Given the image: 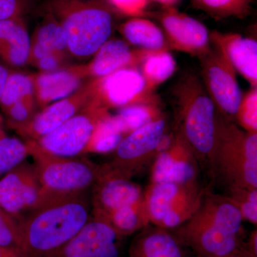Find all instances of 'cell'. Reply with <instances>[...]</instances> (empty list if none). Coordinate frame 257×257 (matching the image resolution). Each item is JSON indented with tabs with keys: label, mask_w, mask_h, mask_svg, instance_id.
<instances>
[{
	"label": "cell",
	"mask_w": 257,
	"mask_h": 257,
	"mask_svg": "<svg viewBox=\"0 0 257 257\" xmlns=\"http://www.w3.org/2000/svg\"><path fill=\"white\" fill-rule=\"evenodd\" d=\"M44 202L35 167L26 161L0 179V207L19 221Z\"/></svg>",
	"instance_id": "ba28073f"
},
{
	"label": "cell",
	"mask_w": 257,
	"mask_h": 257,
	"mask_svg": "<svg viewBox=\"0 0 257 257\" xmlns=\"http://www.w3.org/2000/svg\"><path fill=\"white\" fill-rule=\"evenodd\" d=\"M243 179L248 182L257 179V136L256 133H248L243 143Z\"/></svg>",
	"instance_id": "e575fe53"
},
{
	"label": "cell",
	"mask_w": 257,
	"mask_h": 257,
	"mask_svg": "<svg viewBox=\"0 0 257 257\" xmlns=\"http://www.w3.org/2000/svg\"><path fill=\"white\" fill-rule=\"evenodd\" d=\"M171 143L172 142H171L170 136L163 135L162 138H160L158 144H157L156 150L160 152H166L170 148Z\"/></svg>",
	"instance_id": "b9f144b4"
},
{
	"label": "cell",
	"mask_w": 257,
	"mask_h": 257,
	"mask_svg": "<svg viewBox=\"0 0 257 257\" xmlns=\"http://www.w3.org/2000/svg\"><path fill=\"white\" fill-rule=\"evenodd\" d=\"M174 94L187 143L199 154H210L216 147L219 114L202 81L194 74H186Z\"/></svg>",
	"instance_id": "3957f363"
},
{
	"label": "cell",
	"mask_w": 257,
	"mask_h": 257,
	"mask_svg": "<svg viewBox=\"0 0 257 257\" xmlns=\"http://www.w3.org/2000/svg\"><path fill=\"white\" fill-rule=\"evenodd\" d=\"M176 69L177 62L169 50L152 51L139 67L147 87L152 92L170 79Z\"/></svg>",
	"instance_id": "7402d4cb"
},
{
	"label": "cell",
	"mask_w": 257,
	"mask_h": 257,
	"mask_svg": "<svg viewBox=\"0 0 257 257\" xmlns=\"http://www.w3.org/2000/svg\"><path fill=\"white\" fill-rule=\"evenodd\" d=\"M119 32L130 45L144 50H170L164 32L155 23L143 18H134L119 27Z\"/></svg>",
	"instance_id": "ffe728a7"
},
{
	"label": "cell",
	"mask_w": 257,
	"mask_h": 257,
	"mask_svg": "<svg viewBox=\"0 0 257 257\" xmlns=\"http://www.w3.org/2000/svg\"><path fill=\"white\" fill-rule=\"evenodd\" d=\"M202 257H215V256H202Z\"/></svg>",
	"instance_id": "7dc6e473"
},
{
	"label": "cell",
	"mask_w": 257,
	"mask_h": 257,
	"mask_svg": "<svg viewBox=\"0 0 257 257\" xmlns=\"http://www.w3.org/2000/svg\"><path fill=\"white\" fill-rule=\"evenodd\" d=\"M178 187L174 183H157L152 190L150 199V209L152 217L162 221L171 209V204L178 193Z\"/></svg>",
	"instance_id": "f1b7e54d"
},
{
	"label": "cell",
	"mask_w": 257,
	"mask_h": 257,
	"mask_svg": "<svg viewBox=\"0 0 257 257\" xmlns=\"http://www.w3.org/2000/svg\"><path fill=\"white\" fill-rule=\"evenodd\" d=\"M199 58L202 82L216 109L225 116H236L243 96L236 71L214 46Z\"/></svg>",
	"instance_id": "52a82bcc"
},
{
	"label": "cell",
	"mask_w": 257,
	"mask_h": 257,
	"mask_svg": "<svg viewBox=\"0 0 257 257\" xmlns=\"http://www.w3.org/2000/svg\"><path fill=\"white\" fill-rule=\"evenodd\" d=\"M210 41L251 87H257V42L239 34L213 31Z\"/></svg>",
	"instance_id": "5bb4252c"
},
{
	"label": "cell",
	"mask_w": 257,
	"mask_h": 257,
	"mask_svg": "<svg viewBox=\"0 0 257 257\" xmlns=\"http://www.w3.org/2000/svg\"><path fill=\"white\" fill-rule=\"evenodd\" d=\"M105 219L109 221L119 236L133 232L138 229L140 224L135 205L119 208L112 211Z\"/></svg>",
	"instance_id": "836d02e7"
},
{
	"label": "cell",
	"mask_w": 257,
	"mask_h": 257,
	"mask_svg": "<svg viewBox=\"0 0 257 257\" xmlns=\"http://www.w3.org/2000/svg\"><path fill=\"white\" fill-rule=\"evenodd\" d=\"M87 78L84 65L62 67L53 72L35 74V95L37 104L44 108L70 96Z\"/></svg>",
	"instance_id": "9a60e30c"
},
{
	"label": "cell",
	"mask_w": 257,
	"mask_h": 257,
	"mask_svg": "<svg viewBox=\"0 0 257 257\" xmlns=\"http://www.w3.org/2000/svg\"><path fill=\"white\" fill-rule=\"evenodd\" d=\"M130 257H183L180 245L163 231L144 235L132 245Z\"/></svg>",
	"instance_id": "44dd1931"
},
{
	"label": "cell",
	"mask_w": 257,
	"mask_h": 257,
	"mask_svg": "<svg viewBox=\"0 0 257 257\" xmlns=\"http://www.w3.org/2000/svg\"><path fill=\"white\" fill-rule=\"evenodd\" d=\"M32 0H0V20L23 17Z\"/></svg>",
	"instance_id": "d590c367"
},
{
	"label": "cell",
	"mask_w": 257,
	"mask_h": 257,
	"mask_svg": "<svg viewBox=\"0 0 257 257\" xmlns=\"http://www.w3.org/2000/svg\"><path fill=\"white\" fill-rule=\"evenodd\" d=\"M26 143L41 185L44 204L51 199L87 193L92 187L99 168L92 162L77 157L55 156L42 151L30 140Z\"/></svg>",
	"instance_id": "277c9868"
},
{
	"label": "cell",
	"mask_w": 257,
	"mask_h": 257,
	"mask_svg": "<svg viewBox=\"0 0 257 257\" xmlns=\"http://www.w3.org/2000/svg\"><path fill=\"white\" fill-rule=\"evenodd\" d=\"M65 57L58 53L50 54L42 57L34 66L40 69L42 72H53L62 68Z\"/></svg>",
	"instance_id": "74e56055"
},
{
	"label": "cell",
	"mask_w": 257,
	"mask_h": 257,
	"mask_svg": "<svg viewBox=\"0 0 257 257\" xmlns=\"http://www.w3.org/2000/svg\"><path fill=\"white\" fill-rule=\"evenodd\" d=\"M119 236L107 219L94 215L72 239L45 257H119Z\"/></svg>",
	"instance_id": "9c48e42d"
},
{
	"label": "cell",
	"mask_w": 257,
	"mask_h": 257,
	"mask_svg": "<svg viewBox=\"0 0 257 257\" xmlns=\"http://www.w3.org/2000/svg\"><path fill=\"white\" fill-rule=\"evenodd\" d=\"M35 74L10 72L0 97L3 111L20 99L35 97Z\"/></svg>",
	"instance_id": "d4e9b609"
},
{
	"label": "cell",
	"mask_w": 257,
	"mask_h": 257,
	"mask_svg": "<svg viewBox=\"0 0 257 257\" xmlns=\"http://www.w3.org/2000/svg\"><path fill=\"white\" fill-rule=\"evenodd\" d=\"M155 1L158 2L160 4L163 5L165 8H169V7L173 6L179 0H155Z\"/></svg>",
	"instance_id": "ee69618b"
},
{
	"label": "cell",
	"mask_w": 257,
	"mask_h": 257,
	"mask_svg": "<svg viewBox=\"0 0 257 257\" xmlns=\"http://www.w3.org/2000/svg\"><path fill=\"white\" fill-rule=\"evenodd\" d=\"M125 135L142 127L160 117L159 102L140 103L121 108L116 115Z\"/></svg>",
	"instance_id": "484cf974"
},
{
	"label": "cell",
	"mask_w": 257,
	"mask_h": 257,
	"mask_svg": "<svg viewBox=\"0 0 257 257\" xmlns=\"http://www.w3.org/2000/svg\"><path fill=\"white\" fill-rule=\"evenodd\" d=\"M47 13L62 25L69 53L74 57L94 55L114 28L111 10L98 0H52Z\"/></svg>",
	"instance_id": "7a4b0ae2"
},
{
	"label": "cell",
	"mask_w": 257,
	"mask_h": 257,
	"mask_svg": "<svg viewBox=\"0 0 257 257\" xmlns=\"http://www.w3.org/2000/svg\"><path fill=\"white\" fill-rule=\"evenodd\" d=\"M30 156L27 143L0 133V179Z\"/></svg>",
	"instance_id": "4316f807"
},
{
	"label": "cell",
	"mask_w": 257,
	"mask_h": 257,
	"mask_svg": "<svg viewBox=\"0 0 257 257\" xmlns=\"http://www.w3.org/2000/svg\"><path fill=\"white\" fill-rule=\"evenodd\" d=\"M165 130V121L159 118L128 134L114 150L113 167L124 173L137 160L156 150Z\"/></svg>",
	"instance_id": "2e32d148"
},
{
	"label": "cell",
	"mask_w": 257,
	"mask_h": 257,
	"mask_svg": "<svg viewBox=\"0 0 257 257\" xmlns=\"http://www.w3.org/2000/svg\"><path fill=\"white\" fill-rule=\"evenodd\" d=\"M92 100L89 82L71 94L42 108L18 134L27 140H36L58 128L82 110Z\"/></svg>",
	"instance_id": "7c38bea8"
},
{
	"label": "cell",
	"mask_w": 257,
	"mask_h": 257,
	"mask_svg": "<svg viewBox=\"0 0 257 257\" xmlns=\"http://www.w3.org/2000/svg\"><path fill=\"white\" fill-rule=\"evenodd\" d=\"M92 187L94 214L104 218L119 208L135 205L141 196L138 186L113 166L99 167Z\"/></svg>",
	"instance_id": "8fae6325"
},
{
	"label": "cell",
	"mask_w": 257,
	"mask_h": 257,
	"mask_svg": "<svg viewBox=\"0 0 257 257\" xmlns=\"http://www.w3.org/2000/svg\"><path fill=\"white\" fill-rule=\"evenodd\" d=\"M117 116L108 114L98 123L88 145L87 152L106 153L114 151L125 137Z\"/></svg>",
	"instance_id": "603a6c76"
},
{
	"label": "cell",
	"mask_w": 257,
	"mask_h": 257,
	"mask_svg": "<svg viewBox=\"0 0 257 257\" xmlns=\"http://www.w3.org/2000/svg\"><path fill=\"white\" fill-rule=\"evenodd\" d=\"M248 202H252L253 204H257V192L256 189H253L248 194Z\"/></svg>",
	"instance_id": "f6af8a7d"
},
{
	"label": "cell",
	"mask_w": 257,
	"mask_h": 257,
	"mask_svg": "<svg viewBox=\"0 0 257 257\" xmlns=\"http://www.w3.org/2000/svg\"><path fill=\"white\" fill-rule=\"evenodd\" d=\"M92 101L109 108H124L140 103L159 102L158 96L149 89L138 67L119 69L105 77L89 81Z\"/></svg>",
	"instance_id": "8992f818"
},
{
	"label": "cell",
	"mask_w": 257,
	"mask_h": 257,
	"mask_svg": "<svg viewBox=\"0 0 257 257\" xmlns=\"http://www.w3.org/2000/svg\"><path fill=\"white\" fill-rule=\"evenodd\" d=\"M0 246L23 249L20 221L0 207Z\"/></svg>",
	"instance_id": "1f68e13d"
},
{
	"label": "cell",
	"mask_w": 257,
	"mask_h": 257,
	"mask_svg": "<svg viewBox=\"0 0 257 257\" xmlns=\"http://www.w3.org/2000/svg\"><path fill=\"white\" fill-rule=\"evenodd\" d=\"M241 214L251 222L256 224L257 222V204L246 202L243 203Z\"/></svg>",
	"instance_id": "f35d334b"
},
{
	"label": "cell",
	"mask_w": 257,
	"mask_h": 257,
	"mask_svg": "<svg viewBox=\"0 0 257 257\" xmlns=\"http://www.w3.org/2000/svg\"><path fill=\"white\" fill-rule=\"evenodd\" d=\"M242 217L241 211L237 207L225 203L216 209L214 218L209 224L236 236L241 229Z\"/></svg>",
	"instance_id": "4dcf8cb0"
},
{
	"label": "cell",
	"mask_w": 257,
	"mask_h": 257,
	"mask_svg": "<svg viewBox=\"0 0 257 257\" xmlns=\"http://www.w3.org/2000/svg\"><path fill=\"white\" fill-rule=\"evenodd\" d=\"M151 52L144 49L131 48L124 40H109L96 51L91 62L84 64L87 78L105 77L126 67L139 68Z\"/></svg>",
	"instance_id": "4fadbf2b"
},
{
	"label": "cell",
	"mask_w": 257,
	"mask_h": 257,
	"mask_svg": "<svg viewBox=\"0 0 257 257\" xmlns=\"http://www.w3.org/2000/svg\"><path fill=\"white\" fill-rule=\"evenodd\" d=\"M89 220L87 193L51 199L20 221L23 250L45 257L72 239Z\"/></svg>",
	"instance_id": "6da1fadb"
},
{
	"label": "cell",
	"mask_w": 257,
	"mask_h": 257,
	"mask_svg": "<svg viewBox=\"0 0 257 257\" xmlns=\"http://www.w3.org/2000/svg\"><path fill=\"white\" fill-rule=\"evenodd\" d=\"M194 168L188 162L176 160L170 152H164L155 165V179L157 183H185L194 177Z\"/></svg>",
	"instance_id": "cb8c5ba5"
},
{
	"label": "cell",
	"mask_w": 257,
	"mask_h": 257,
	"mask_svg": "<svg viewBox=\"0 0 257 257\" xmlns=\"http://www.w3.org/2000/svg\"><path fill=\"white\" fill-rule=\"evenodd\" d=\"M236 116L248 133H256L257 87H251L242 96Z\"/></svg>",
	"instance_id": "d6a6232c"
},
{
	"label": "cell",
	"mask_w": 257,
	"mask_h": 257,
	"mask_svg": "<svg viewBox=\"0 0 257 257\" xmlns=\"http://www.w3.org/2000/svg\"><path fill=\"white\" fill-rule=\"evenodd\" d=\"M111 5L125 15L141 18L145 15L148 0H109Z\"/></svg>",
	"instance_id": "8d00e7d4"
},
{
	"label": "cell",
	"mask_w": 257,
	"mask_h": 257,
	"mask_svg": "<svg viewBox=\"0 0 257 257\" xmlns=\"http://www.w3.org/2000/svg\"><path fill=\"white\" fill-rule=\"evenodd\" d=\"M108 114L107 109L92 101L52 133L30 141L50 155L77 157L86 153L96 125Z\"/></svg>",
	"instance_id": "5b68a950"
},
{
	"label": "cell",
	"mask_w": 257,
	"mask_h": 257,
	"mask_svg": "<svg viewBox=\"0 0 257 257\" xmlns=\"http://www.w3.org/2000/svg\"><path fill=\"white\" fill-rule=\"evenodd\" d=\"M162 221L167 227H175L180 224L181 218L175 211L171 209L164 216Z\"/></svg>",
	"instance_id": "60d3db41"
},
{
	"label": "cell",
	"mask_w": 257,
	"mask_h": 257,
	"mask_svg": "<svg viewBox=\"0 0 257 257\" xmlns=\"http://www.w3.org/2000/svg\"><path fill=\"white\" fill-rule=\"evenodd\" d=\"M10 71L3 64L0 63V97L4 89L5 83L9 75Z\"/></svg>",
	"instance_id": "7bdbcfd3"
},
{
	"label": "cell",
	"mask_w": 257,
	"mask_h": 257,
	"mask_svg": "<svg viewBox=\"0 0 257 257\" xmlns=\"http://www.w3.org/2000/svg\"><path fill=\"white\" fill-rule=\"evenodd\" d=\"M35 97L20 99L5 109L8 125L17 133L25 128L37 114Z\"/></svg>",
	"instance_id": "f546056e"
},
{
	"label": "cell",
	"mask_w": 257,
	"mask_h": 257,
	"mask_svg": "<svg viewBox=\"0 0 257 257\" xmlns=\"http://www.w3.org/2000/svg\"><path fill=\"white\" fill-rule=\"evenodd\" d=\"M31 37L23 17L0 20V59L13 67L29 63Z\"/></svg>",
	"instance_id": "ac0fdd59"
},
{
	"label": "cell",
	"mask_w": 257,
	"mask_h": 257,
	"mask_svg": "<svg viewBox=\"0 0 257 257\" xmlns=\"http://www.w3.org/2000/svg\"><path fill=\"white\" fill-rule=\"evenodd\" d=\"M0 257H29L23 249L13 246H0Z\"/></svg>",
	"instance_id": "ab89813d"
},
{
	"label": "cell",
	"mask_w": 257,
	"mask_h": 257,
	"mask_svg": "<svg viewBox=\"0 0 257 257\" xmlns=\"http://www.w3.org/2000/svg\"><path fill=\"white\" fill-rule=\"evenodd\" d=\"M2 132H3V130H1V126H0V133H1Z\"/></svg>",
	"instance_id": "bcb514c9"
},
{
	"label": "cell",
	"mask_w": 257,
	"mask_h": 257,
	"mask_svg": "<svg viewBox=\"0 0 257 257\" xmlns=\"http://www.w3.org/2000/svg\"><path fill=\"white\" fill-rule=\"evenodd\" d=\"M202 256L251 257L237 236L209 224L195 225L184 236Z\"/></svg>",
	"instance_id": "e0dca14e"
},
{
	"label": "cell",
	"mask_w": 257,
	"mask_h": 257,
	"mask_svg": "<svg viewBox=\"0 0 257 257\" xmlns=\"http://www.w3.org/2000/svg\"><path fill=\"white\" fill-rule=\"evenodd\" d=\"M169 49L199 57L211 48L210 33L205 25L173 7L159 15Z\"/></svg>",
	"instance_id": "30bf717a"
},
{
	"label": "cell",
	"mask_w": 257,
	"mask_h": 257,
	"mask_svg": "<svg viewBox=\"0 0 257 257\" xmlns=\"http://www.w3.org/2000/svg\"><path fill=\"white\" fill-rule=\"evenodd\" d=\"M52 53L66 56L69 51L64 29L50 13H47L32 37L29 63L34 65L42 57Z\"/></svg>",
	"instance_id": "d6986e66"
},
{
	"label": "cell",
	"mask_w": 257,
	"mask_h": 257,
	"mask_svg": "<svg viewBox=\"0 0 257 257\" xmlns=\"http://www.w3.org/2000/svg\"><path fill=\"white\" fill-rule=\"evenodd\" d=\"M199 9L214 18H243L248 15L251 0H194Z\"/></svg>",
	"instance_id": "83f0119b"
}]
</instances>
